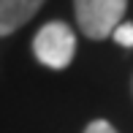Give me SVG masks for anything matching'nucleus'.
<instances>
[{"mask_svg":"<svg viewBox=\"0 0 133 133\" xmlns=\"http://www.w3.org/2000/svg\"><path fill=\"white\" fill-rule=\"evenodd\" d=\"M33 54L46 68H68L76 54V35L65 22H46L33 38Z\"/></svg>","mask_w":133,"mask_h":133,"instance_id":"obj_1","label":"nucleus"},{"mask_svg":"<svg viewBox=\"0 0 133 133\" xmlns=\"http://www.w3.org/2000/svg\"><path fill=\"white\" fill-rule=\"evenodd\" d=\"M44 0H0V38L16 33L22 25H27Z\"/></svg>","mask_w":133,"mask_h":133,"instance_id":"obj_3","label":"nucleus"},{"mask_svg":"<svg viewBox=\"0 0 133 133\" xmlns=\"http://www.w3.org/2000/svg\"><path fill=\"white\" fill-rule=\"evenodd\" d=\"M111 38L117 41L119 46H125V49H130V46H133V25H130V22H119V25L114 27Z\"/></svg>","mask_w":133,"mask_h":133,"instance_id":"obj_4","label":"nucleus"},{"mask_svg":"<svg viewBox=\"0 0 133 133\" xmlns=\"http://www.w3.org/2000/svg\"><path fill=\"white\" fill-rule=\"evenodd\" d=\"M84 133H117L111 128V122H106V119H92V122L84 128Z\"/></svg>","mask_w":133,"mask_h":133,"instance_id":"obj_5","label":"nucleus"},{"mask_svg":"<svg viewBox=\"0 0 133 133\" xmlns=\"http://www.w3.org/2000/svg\"><path fill=\"white\" fill-rule=\"evenodd\" d=\"M74 5L82 33L92 41H103L122 22L128 0H74Z\"/></svg>","mask_w":133,"mask_h":133,"instance_id":"obj_2","label":"nucleus"}]
</instances>
